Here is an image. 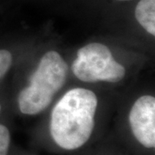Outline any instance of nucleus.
<instances>
[{
  "label": "nucleus",
  "mask_w": 155,
  "mask_h": 155,
  "mask_svg": "<svg viewBox=\"0 0 155 155\" xmlns=\"http://www.w3.org/2000/svg\"><path fill=\"white\" fill-rule=\"evenodd\" d=\"M97 97L84 88L68 91L54 107L50 132L54 142L66 150L81 147L91 137L95 126Z\"/></svg>",
  "instance_id": "f257e3e1"
},
{
  "label": "nucleus",
  "mask_w": 155,
  "mask_h": 155,
  "mask_svg": "<svg viewBox=\"0 0 155 155\" xmlns=\"http://www.w3.org/2000/svg\"><path fill=\"white\" fill-rule=\"evenodd\" d=\"M68 73V66L56 51H48L41 57L29 84L20 91L18 106L22 114L36 115L51 104L62 88Z\"/></svg>",
  "instance_id": "f03ea898"
},
{
  "label": "nucleus",
  "mask_w": 155,
  "mask_h": 155,
  "mask_svg": "<svg viewBox=\"0 0 155 155\" xmlns=\"http://www.w3.org/2000/svg\"><path fill=\"white\" fill-rule=\"evenodd\" d=\"M73 74L79 80L94 83H117L125 77V68L114 59L105 45L93 42L78 51L72 65Z\"/></svg>",
  "instance_id": "7ed1b4c3"
},
{
  "label": "nucleus",
  "mask_w": 155,
  "mask_h": 155,
  "mask_svg": "<svg viewBox=\"0 0 155 155\" xmlns=\"http://www.w3.org/2000/svg\"><path fill=\"white\" fill-rule=\"evenodd\" d=\"M129 123L134 137L147 148L155 147V98L142 96L134 102L129 113Z\"/></svg>",
  "instance_id": "20e7f679"
},
{
  "label": "nucleus",
  "mask_w": 155,
  "mask_h": 155,
  "mask_svg": "<svg viewBox=\"0 0 155 155\" xmlns=\"http://www.w3.org/2000/svg\"><path fill=\"white\" fill-rule=\"evenodd\" d=\"M135 18L152 35H155V0H140L135 8Z\"/></svg>",
  "instance_id": "39448f33"
},
{
  "label": "nucleus",
  "mask_w": 155,
  "mask_h": 155,
  "mask_svg": "<svg viewBox=\"0 0 155 155\" xmlns=\"http://www.w3.org/2000/svg\"><path fill=\"white\" fill-rule=\"evenodd\" d=\"M12 65V54L6 49H0V79L5 75Z\"/></svg>",
  "instance_id": "423d86ee"
},
{
  "label": "nucleus",
  "mask_w": 155,
  "mask_h": 155,
  "mask_svg": "<svg viewBox=\"0 0 155 155\" xmlns=\"http://www.w3.org/2000/svg\"><path fill=\"white\" fill-rule=\"evenodd\" d=\"M11 142V134L5 125L0 124V155H7Z\"/></svg>",
  "instance_id": "0eeeda50"
},
{
  "label": "nucleus",
  "mask_w": 155,
  "mask_h": 155,
  "mask_svg": "<svg viewBox=\"0 0 155 155\" xmlns=\"http://www.w3.org/2000/svg\"><path fill=\"white\" fill-rule=\"evenodd\" d=\"M118 1H128V0H118Z\"/></svg>",
  "instance_id": "6e6552de"
},
{
  "label": "nucleus",
  "mask_w": 155,
  "mask_h": 155,
  "mask_svg": "<svg viewBox=\"0 0 155 155\" xmlns=\"http://www.w3.org/2000/svg\"><path fill=\"white\" fill-rule=\"evenodd\" d=\"M0 111H1V105H0Z\"/></svg>",
  "instance_id": "1a4fd4ad"
}]
</instances>
